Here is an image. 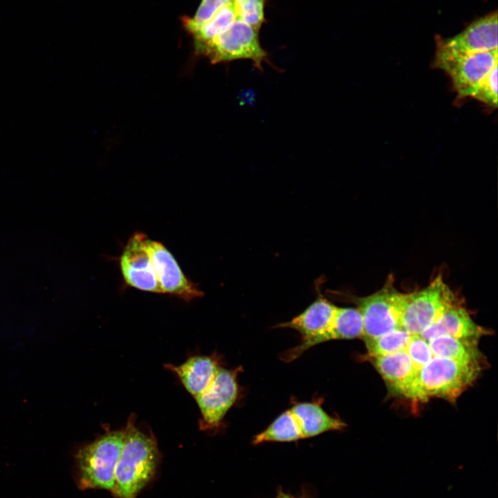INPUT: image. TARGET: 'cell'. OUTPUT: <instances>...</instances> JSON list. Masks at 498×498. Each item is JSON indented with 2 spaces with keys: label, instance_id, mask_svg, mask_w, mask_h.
Returning <instances> with one entry per match:
<instances>
[{
  "label": "cell",
  "instance_id": "6da1fadb",
  "mask_svg": "<svg viewBox=\"0 0 498 498\" xmlns=\"http://www.w3.org/2000/svg\"><path fill=\"white\" fill-rule=\"evenodd\" d=\"M124 429L111 493L116 498H136L154 477L160 452L154 436L137 428L135 415L129 416Z\"/></svg>",
  "mask_w": 498,
  "mask_h": 498
},
{
  "label": "cell",
  "instance_id": "7a4b0ae2",
  "mask_svg": "<svg viewBox=\"0 0 498 498\" xmlns=\"http://www.w3.org/2000/svg\"><path fill=\"white\" fill-rule=\"evenodd\" d=\"M481 363L433 357L420 369L404 396L425 402L438 397L454 400L476 380Z\"/></svg>",
  "mask_w": 498,
  "mask_h": 498
},
{
  "label": "cell",
  "instance_id": "3957f363",
  "mask_svg": "<svg viewBox=\"0 0 498 498\" xmlns=\"http://www.w3.org/2000/svg\"><path fill=\"white\" fill-rule=\"evenodd\" d=\"M124 427L107 429L94 441L77 452V486L82 490L103 489L113 492L115 471L122 449Z\"/></svg>",
  "mask_w": 498,
  "mask_h": 498
},
{
  "label": "cell",
  "instance_id": "277c9868",
  "mask_svg": "<svg viewBox=\"0 0 498 498\" xmlns=\"http://www.w3.org/2000/svg\"><path fill=\"white\" fill-rule=\"evenodd\" d=\"M457 304L454 292L439 275L423 289L405 293L401 328L412 335H420Z\"/></svg>",
  "mask_w": 498,
  "mask_h": 498
},
{
  "label": "cell",
  "instance_id": "5b68a950",
  "mask_svg": "<svg viewBox=\"0 0 498 498\" xmlns=\"http://www.w3.org/2000/svg\"><path fill=\"white\" fill-rule=\"evenodd\" d=\"M259 31L242 18L237 19L201 53L213 64L249 59L259 70L268 62V55L260 43Z\"/></svg>",
  "mask_w": 498,
  "mask_h": 498
},
{
  "label": "cell",
  "instance_id": "8992f818",
  "mask_svg": "<svg viewBox=\"0 0 498 498\" xmlns=\"http://www.w3.org/2000/svg\"><path fill=\"white\" fill-rule=\"evenodd\" d=\"M405 293L398 291L393 277L376 293L352 299L363 322V339L374 338L401 328V314Z\"/></svg>",
  "mask_w": 498,
  "mask_h": 498
},
{
  "label": "cell",
  "instance_id": "52a82bcc",
  "mask_svg": "<svg viewBox=\"0 0 498 498\" xmlns=\"http://www.w3.org/2000/svg\"><path fill=\"white\" fill-rule=\"evenodd\" d=\"M337 306L320 293L316 299L303 312L278 327L297 331L301 335L299 344L287 350L282 359L290 362L297 358L307 349L331 340V329Z\"/></svg>",
  "mask_w": 498,
  "mask_h": 498
},
{
  "label": "cell",
  "instance_id": "ba28073f",
  "mask_svg": "<svg viewBox=\"0 0 498 498\" xmlns=\"http://www.w3.org/2000/svg\"><path fill=\"white\" fill-rule=\"evenodd\" d=\"M435 40L434 59L497 50V13H490L473 21L452 37L437 36Z\"/></svg>",
  "mask_w": 498,
  "mask_h": 498
},
{
  "label": "cell",
  "instance_id": "9c48e42d",
  "mask_svg": "<svg viewBox=\"0 0 498 498\" xmlns=\"http://www.w3.org/2000/svg\"><path fill=\"white\" fill-rule=\"evenodd\" d=\"M497 50L452 58L434 59L433 66L450 77L458 98H472L481 83L497 66Z\"/></svg>",
  "mask_w": 498,
  "mask_h": 498
},
{
  "label": "cell",
  "instance_id": "30bf717a",
  "mask_svg": "<svg viewBox=\"0 0 498 498\" xmlns=\"http://www.w3.org/2000/svg\"><path fill=\"white\" fill-rule=\"evenodd\" d=\"M237 370L221 367L209 387L194 398L201 412V430L219 427L238 396Z\"/></svg>",
  "mask_w": 498,
  "mask_h": 498
},
{
  "label": "cell",
  "instance_id": "8fae6325",
  "mask_svg": "<svg viewBox=\"0 0 498 498\" xmlns=\"http://www.w3.org/2000/svg\"><path fill=\"white\" fill-rule=\"evenodd\" d=\"M149 239L134 233L123 249L120 266L125 282L141 290L163 294L149 246Z\"/></svg>",
  "mask_w": 498,
  "mask_h": 498
},
{
  "label": "cell",
  "instance_id": "7c38bea8",
  "mask_svg": "<svg viewBox=\"0 0 498 498\" xmlns=\"http://www.w3.org/2000/svg\"><path fill=\"white\" fill-rule=\"evenodd\" d=\"M154 270L163 293L185 302L204 294L184 275L173 255L158 241L149 240Z\"/></svg>",
  "mask_w": 498,
  "mask_h": 498
},
{
  "label": "cell",
  "instance_id": "4fadbf2b",
  "mask_svg": "<svg viewBox=\"0 0 498 498\" xmlns=\"http://www.w3.org/2000/svg\"><path fill=\"white\" fill-rule=\"evenodd\" d=\"M165 367L173 372L196 398L209 387L221 367L220 358L214 354L192 356L181 365L165 364Z\"/></svg>",
  "mask_w": 498,
  "mask_h": 498
},
{
  "label": "cell",
  "instance_id": "5bb4252c",
  "mask_svg": "<svg viewBox=\"0 0 498 498\" xmlns=\"http://www.w3.org/2000/svg\"><path fill=\"white\" fill-rule=\"evenodd\" d=\"M487 333V330L474 322L467 310L457 304L447 310L420 335L427 341L441 335L478 340Z\"/></svg>",
  "mask_w": 498,
  "mask_h": 498
},
{
  "label": "cell",
  "instance_id": "9a60e30c",
  "mask_svg": "<svg viewBox=\"0 0 498 498\" xmlns=\"http://www.w3.org/2000/svg\"><path fill=\"white\" fill-rule=\"evenodd\" d=\"M369 358L389 387L404 396L418 373L406 351Z\"/></svg>",
  "mask_w": 498,
  "mask_h": 498
},
{
  "label": "cell",
  "instance_id": "2e32d148",
  "mask_svg": "<svg viewBox=\"0 0 498 498\" xmlns=\"http://www.w3.org/2000/svg\"><path fill=\"white\" fill-rule=\"evenodd\" d=\"M300 430L302 438L317 436L326 432L340 430L346 424L327 414L316 403H299L289 409Z\"/></svg>",
  "mask_w": 498,
  "mask_h": 498
},
{
  "label": "cell",
  "instance_id": "e0dca14e",
  "mask_svg": "<svg viewBox=\"0 0 498 498\" xmlns=\"http://www.w3.org/2000/svg\"><path fill=\"white\" fill-rule=\"evenodd\" d=\"M478 340L438 336L428 340L434 357L481 363Z\"/></svg>",
  "mask_w": 498,
  "mask_h": 498
},
{
  "label": "cell",
  "instance_id": "ac0fdd59",
  "mask_svg": "<svg viewBox=\"0 0 498 498\" xmlns=\"http://www.w3.org/2000/svg\"><path fill=\"white\" fill-rule=\"evenodd\" d=\"M300 439H303L300 430L293 414L288 409L274 420L266 430L257 434L252 443L290 442Z\"/></svg>",
  "mask_w": 498,
  "mask_h": 498
},
{
  "label": "cell",
  "instance_id": "d6986e66",
  "mask_svg": "<svg viewBox=\"0 0 498 498\" xmlns=\"http://www.w3.org/2000/svg\"><path fill=\"white\" fill-rule=\"evenodd\" d=\"M362 315L357 308L337 306L331 329V340L363 338Z\"/></svg>",
  "mask_w": 498,
  "mask_h": 498
},
{
  "label": "cell",
  "instance_id": "ffe728a7",
  "mask_svg": "<svg viewBox=\"0 0 498 498\" xmlns=\"http://www.w3.org/2000/svg\"><path fill=\"white\" fill-rule=\"evenodd\" d=\"M412 335L405 330L399 329L364 340L369 356L376 357L405 350Z\"/></svg>",
  "mask_w": 498,
  "mask_h": 498
},
{
  "label": "cell",
  "instance_id": "44dd1931",
  "mask_svg": "<svg viewBox=\"0 0 498 498\" xmlns=\"http://www.w3.org/2000/svg\"><path fill=\"white\" fill-rule=\"evenodd\" d=\"M243 20L260 30L266 22V0H235Z\"/></svg>",
  "mask_w": 498,
  "mask_h": 498
},
{
  "label": "cell",
  "instance_id": "7402d4cb",
  "mask_svg": "<svg viewBox=\"0 0 498 498\" xmlns=\"http://www.w3.org/2000/svg\"><path fill=\"white\" fill-rule=\"evenodd\" d=\"M230 0H201L196 12L192 17H183L182 23L187 32L196 28L206 21L221 6Z\"/></svg>",
  "mask_w": 498,
  "mask_h": 498
},
{
  "label": "cell",
  "instance_id": "603a6c76",
  "mask_svg": "<svg viewBox=\"0 0 498 498\" xmlns=\"http://www.w3.org/2000/svg\"><path fill=\"white\" fill-rule=\"evenodd\" d=\"M405 351L418 371L434 357L428 341L420 335H412Z\"/></svg>",
  "mask_w": 498,
  "mask_h": 498
},
{
  "label": "cell",
  "instance_id": "cb8c5ba5",
  "mask_svg": "<svg viewBox=\"0 0 498 498\" xmlns=\"http://www.w3.org/2000/svg\"><path fill=\"white\" fill-rule=\"evenodd\" d=\"M473 98L496 108L497 106V66L481 83L472 97Z\"/></svg>",
  "mask_w": 498,
  "mask_h": 498
},
{
  "label": "cell",
  "instance_id": "d4e9b609",
  "mask_svg": "<svg viewBox=\"0 0 498 498\" xmlns=\"http://www.w3.org/2000/svg\"><path fill=\"white\" fill-rule=\"evenodd\" d=\"M276 498H297L293 496H291L290 495L286 494L284 492H279Z\"/></svg>",
  "mask_w": 498,
  "mask_h": 498
}]
</instances>
